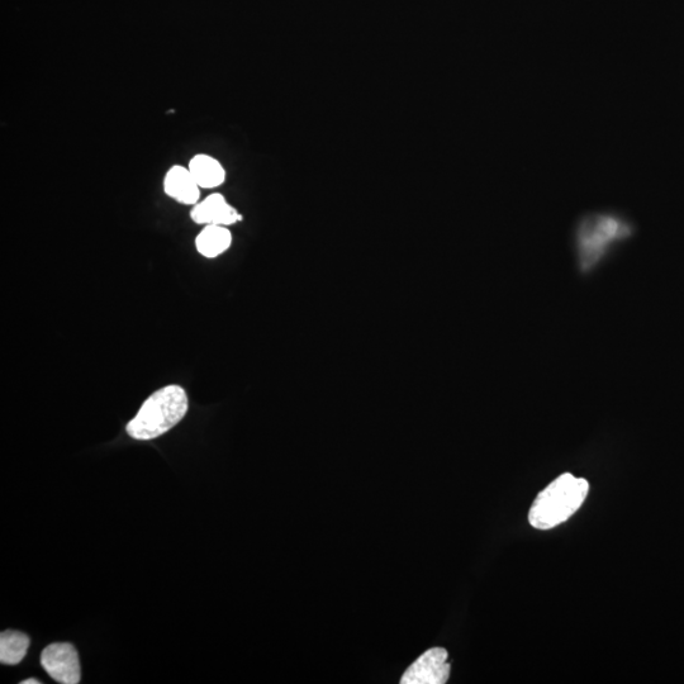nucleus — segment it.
<instances>
[{
    "mask_svg": "<svg viewBox=\"0 0 684 684\" xmlns=\"http://www.w3.org/2000/svg\"><path fill=\"white\" fill-rule=\"evenodd\" d=\"M635 235V225L629 217L617 211H593L578 218L573 230V245L578 268L592 272L617 246Z\"/></svg>",
    "mask_w": 684,
    "mask_h": 684,
    "instance_id": "obj_1",
    "label": "nucleus"
},
{
    "mask_svg": "<svg viewBox=\"0 0 684 684\" xmlns=\"http://www.w3.org/2000/svg\"><path fill=\"white\" fill-rule=\"evenodd\" d=\"M188 408V396L183 387L171 384L161 388L146 399L137 415L128 422L127 434L135 440H154L177 426L187 415Z\"/></svg>",
    "mask_w": 684,
    "mask_h": 684,
    "instance_id": "obj_2",
    "label": "nucleus"
},
{
    "mask_svg": "<svg viewBox=\"0 0 684 684\" xmlns=\"http://www.w3.org/2000/svg\"><path fill=\"white\" fill-rule=\"evenodd\" d=\"M589 493L584 478L565 473L538 494L530 508L529 521L538 530H550L564 524L583 505Z\"/></svg>",
    "mask_w": 684,
    "mask_h": 684,
    "instance_id": "obj_3",
    "label": "nucleus"
},
{
    "mask_svg": "<svg viewBox=\"0 0 684 684\" xmlns=\"http://www.w3.org/2000/svg\"><path fill=\"white\" fill-rule=\"evenodd\" d=\"M41 664L47 674L61 684H78L82 677L78 652L68 643L47 646L42 652Z\"/></svg>",
    "mask_w": 684,
    "mask_h": 684,
    "instance_id": "obj_4",
    "label": "nucleus"
},
{
    "mask_svg": "<svg viewBox=\"0 0 684 684\" xmlns=\"http://www.w3.org/2000/svg\"><path fill=\"white\" fill-rule=\"evenodd\" d=\"M448 652L443 648L427 650L407 669L402 684H444L448 682L451 667Z\"/></svg>",
    "mask_w": 684,
    "mask_h": 684,
    "instance_id": "obj_5",
    "label": "nucleus"
},
{
    "mask_svg": "<svg viewBox=\"0 0 684 684\" xmlns=\"http://www.w3.org/2000/svg\"><path fill=\"white\" fill-rule=\"evenodd\" d=\"M190 217L199 225L230 226L241 220L239 212L226 202L222 194H212L201 203L194 204Z\"/></svg>",
    "mask_w": 684,
    "mask_h": 684,
    "instance_id": "obj_6",
    "label": "nucleus"
},
{
    "mask_svg": "<svg viewBox=\"0 0 684 684\" xmlns=\"http://www.w3.org/2000/svg\"><path fill=\"white\" fill-rule=\"evenodd\" d=\"M199 185L188 168L173 166L164 180L165 193L183 204H197L199 201Z\"/></svg>",
    "mask_w": 684,
    "mask_h": 684,
    "instance_id": "obj_7",
    "label": "nucleus"
},
{
    "mask_svg": "<svg viewBox=\"0 0 684 684\" xmlns=\"http://www.w3.org/2000/svg\"><path fill=\"white\" fill-rule=\"evenodd\" d=\"M199 187L212 189L225 182L226 173L220 161L208 155H197L190 160L189 168Z\"/></svg>",
    "mask_w": 684,
    "mask_h": 684,
    "instance_id": "obj_8",
    "label": "nucleus"
},
{
    "mask_svg": "<svg viewBox=\"0 0 684 684\" xmlns=\"http://www.w3.org/2000/svg\"><path fill=\"white\" fill-rule=\"evenodd\" d=\"M232 244L231 232L225 226L208 225L197 236L196 246L198 253L204 258H217Z\"/></svg>",
    "mask_w": 684,
    "mask_h": 684,
    "instance_id": "obj_9",
    "label": "nucleus"
},
{
    "mask_svg": "<svg viewBox=\"0 0 684 684\" xmlns=\"http://www.w3.org/2000/svg\"><path fill=\"white\" fill-rule=\"evenodd\" d=\"M30 638L19 631L7 630L0 635V662L17 665L26 657Z\"/></svg>",
    "mask_w": 684,
    "mask_h": 684,
    "instance_id": "obj_10",
    "label": "nucleus"
},
{
    "mask_svg": "<svg viewBox=\"0 0 684 684\" xmlns=\"http://www.w3.org/2000/svg\"><path fill=\"white\" fill-rule=\"evenodd\" d=\"M40 681H37L35 678H30L26 679V681L21 682V684H40Z\"/></svg>",
    "mask_w": 684,
    "mask_h": 684,
    "instance_id": "obj_11",
    "label": "nucleus"
}]
</instances>
